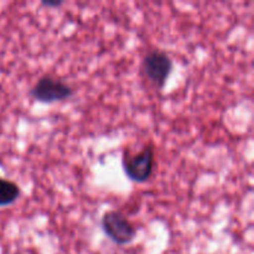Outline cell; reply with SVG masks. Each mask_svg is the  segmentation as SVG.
<instances>
[{"instance_id":"cell-1","label":"cell","mask_w":254,"mask_h":254,"mask_svg":"<svg viewBox=\"0 0 254 254\" xmlns=\"http://www.w3.org/2000/svg\"><path fill=\"white\" fill-rule=\"evenodd\" d=\"M101 225L103 232L119 246L128 245L135 237V228L128 218L118 211H108L104 213Z\"/></svg>"},{"instance_id":"cell-2","label":"cell","mask_w":254,"mask_h":254,"mask_svg":"<svg viewBox=\"0 0 254 254\" xmlns=\"http://www.w3.org/2000/svg\"><path fill=\"white\" fill-rule=\"evenodd\" d=\"M31 97L42 103H55L68 99L73 94V89L61 79L52 76H44L37 81L30 92Z\"/></svg>"},{"instance_id":"cell-3","label":"cell","mask_w":254,"mask_h":254,"mask_svg":"<svg viewBox=\"0 0 254 254\" xmlns=\"http://www.w3.org/2000/svg\"><path fill=\"white\" fill-rule=\"evenodd\" d=\"M123 168L127 176L135 183H145L153 174L154 149L146 146L140 153L130 156L128 153L123 155Z\"/></svg>"},{"instance_id":"cell-4","label":"cell","mask_w":254,"mask_h":254,"mask_svg":"<svg viewBox=\"0 0 254 254\" xmlns=\"http://www.w3.org/2000/svg\"><path fill=\"white\" fill-rule=\"evenodd\" d=\"M143 69L151 83L161 89L173 71V61L164 51L154 50L144 57Z\"/></svg>"},{"instance_id":"cell-5","label":"cell","mask_w":254,"mask_h":254,"mask_svg":"<svg viewBox=\"0 0 254 254\" xmlns=\"http://www.w3.org/2000/svg\"><path fill=\"white\" fill-rule=\"evenodd\" d=\"M19 196L20 189L16 184L0 178V207L14 203Z\"/></svg>"},{"instance_id":"cell-6","label":"cell","mask_w":254,"mask_h":254,"mask_svg":"<svg viewBox=\"0 0 254 254\" xmlns=\"http://www.w3.org/2000/svg\"><path fill=\"white\" fill-rule=\"evenodd\" d=\"M62 4H64L62 1H42V5H45V6H51V7H57Z\"/></svg>"}]
</instances>
